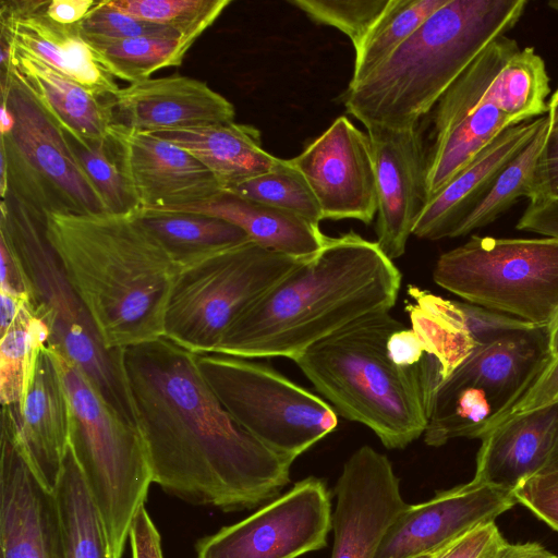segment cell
<instances>
[{
    "mask_svg": "<svg viewBox=\"0 0 558 558\" xmlns=\"http://www.w3.org/2000/svg\"><path fill=\"white\" fill-rule=\"evenodd\" d=\"M198 355L167 338L123 349L134 420L153 483L186 502L239 511L290 483L294 460L267 448L222 405Z\"/></svg>",
    "mask_w": 558,
    "mask_h": 558,
    "instance_id": "6da1fadb",
    "label": "cell"
},
{
    "mask_svg": "<svg viewBox=\"0 0 558 558\" xmlns=\"http://www.w3.org/2000/svg\"><path fill=\"white\" fill-rule=\"evenodd\" d=\"M401 272L380 250L354 231L327 238L251 304L213 353L243 359L288 357L350 324L395 305Z\"/></svg>",
    "mask_w": 558,
    "mask_h": 558,
    "instance_id": "7a4b0ae2",
    "label": "cell"
},
{
    "mask_svg": "<svg viewBox=\"0 0 558 558\" xmlns=\"http://www.w3.org/2000/svg\"><path fill=\"white\" fill-rule=\"evenodd\" d=\"M138 209L45 214L46 236L107 350L165 338L181 267Z\"/></svg>",
    "mask_w": 558,
    "mask_h": 558,
    "instance_id": "3957f363",
    "label": "cell"
},
{
    "mask_svg": "<svg viewBox=\"0 0 558 558\" xmlns=\"http://www.w3.org/2000/svg\"><path fill=\"white\" fill-rule=\"evenodd\" d=\"M525 0H448L383 63L342 95L366 129L407 130L493 40L514 27Z\"/></svg>",
    "mask_w": 558,
    "mask_h": 558,
    "instance_id": "277c9868",
    "label": "cell"
},
{
    "mask_svg": "<svg viewBox=\"0 0 558 558\" xmlns=\"http://www.w3.org/2000/svg\"><path fill=\"white\" fill-rule=\"evenodd\" d=\"M402 327L389 312L368 315L293 360L337 413L367 426L388 449L405 448L427 425L418 364L399 367L387 353Z\"/></svg>",
    "mask_w": 558,
    "mask_h": 558,
    "instance_id": "5b68a950",
    "label": "cell"
},
{
    "mask_svg": "<svg viewBox=\"0 0 558 558\" xmlns=\"http://www.w3.org/2000/svg\"><path fill=\"white\" fill-rule=\"evenodd\" d=\"M71 404L70 448L100 513L112 558H121L130 527L153 483L136 425L101 396L73 361L48 347Z\"/></svg>",
    "mask_w": 558,
    "mask_h": 558,
    "instance_id": "8992f818",
    "label": "cell"
},
{
    "mask_svg": "<svg viewBox=\"0 0 558 558\" xmlns=\"http://www.w3.org/2000/svg\"><path fill=\"white\" fill-rule=\"evenodd\" d=\"M0 239L14 253L36 313L48 324V347L77 364L104 399L135 424L121 350H107L72 289L45 232V216L11 193L1 199Z\"/></svg>",
    "mask_w": 558,
    "mask_h": 558,
    "instance_id": "52a82bcc",
    "label": "cell"
},
{
    "mask_svg": "<svg viewBox=\"0 0 558 558\" xmlns=\"http://www.w3.org/2000/svg\"><path fill=\"white\" fill-rule=\"evenodd\" d=\"M433 279L464 302L546 328L558 315V239L472 235L440 255Z\"/></svg>",
    "mask_w": 558,
    "mask_h": 558,
    "instance_id": "ba28073f",
    "label": "cell"
},
{
    "mask_svg": "<svg viewBox=\"0 0 558 558\" xmlns=\"http://www.w3.org/2000/svg\"><path fill=\"white\" fill-rule=\"evenodd\" d=\"M551 355L546 328L476 348L436 388L427 407L424 441L440 447L454 438L482 439L531 388Z\"/></svg>",
    "mask_w": 558,
    "mask_h": 558,
    "instance_id": "9c48e42d",
    "label": "cell"
},
{
    "mask_svg": "<svg viewBox=\"0 0 558 558\" xmlns=\"http://www.w3.org/2000/svg\"><path fill=\"white\" fill-rule=\"evenodd\" d=\"M306 258L247 241L182 269L168 303L165 338L195 354L213 353L235 319Z\"/></svg>",
    "mask_w": 558,
    "mask_h": 558,
    "instance_id": "30bf717a",
    "label": "cell"
},
{
    "mask_svg": "<svg viewBox=\"0 0 558 558\" xmlns=\"http://www.w3.org/2000/svg\"><path fill=\"white\" fill-rule=\"evenodd\" d=\"M197 355L226 410L272 451L295 460L337 427L338 414L328 402L269 365L219 353Z\"/></svg>",
    "mask_w": 558,
    "mask_h": 558,
    "instance_id": "8fae6325",
    "label": "cell"
},
{
    "mask_svg": "<svg viewBox=\"0 0 558 558\" xmlns=\"http://www.w3.org/2000/svg\"><path fill=\"white\" fill-rule=\"evenodd\" d=\"M0 90L14 119L12 130L0 141V155L8 165L9 193L44 216L48 211H107L65 132L11 69L1 73Z\"/></svg>",
    "mask_w": 558,
    "mask_h": 558,
    "instance_id": "7c38bea8",
    "label": "cell"
},
{
    "mask_svg": "<svg viewBox=\"0 0 558 558\" xmlns=\"http://www.w3.org/2000/svg\"><path fill=\"white\" fill-rule=\"evenodd\" d=\"M332 530L330 493L308 476L247 518L199 539L195 558H298L323 549Z\"/></svg>",
    "mask_w": 558,
    "mask_h": 558,
    "instance_id": "4fadbf2b",
    "label": "cell"
},
{
    "mask_svg": "<svg viewBox=\"0 0 558 558\" xmlns=\"http://www.w3.org/2000/svg\"><path fill=\"white\" fill-rule=\"evenodd\" d=\"M289 161L310 185L323 220L373 221L377 191L371 140L345 116Z\"/></svg>",
    "mask_w": 558,
    "mask_h": 558,
    "instance_id": "5bb4252c",
    "label": "cell"
},
{
    "mask_svg": "<svg viewBox=\"0 0 558 558\" xmlns=\"http://www.w3.org/2000/svg\"><path fill=\"white\" fill-rule=\"evenodd\" d=\"M107 138L140 208L192 206L225 192L196 158L154 133L112 123Z\"/></svg>",
    "mask_w": 558,
    "mask_h": 558,
    "instance_id": "9a60e30c",
    "label": "cell"
},
{
    "mask_svg": "<svg viewBox=\"0 0 558 558\" xmlns=\"http://www.w3.org/2000/svg\"><path fill=\"white\" fill-rule=\"evenodd\" d=\"M335 495L330 558H375L387 530L408 506L391 462L362 446L344 462Z\"/></svg>",
    "mask_w": 558,
    "mask_h": 558,
    "instance_id": "2e32d148",
    "label": "cell"
},
{
    "mask_svg": "<svg viewBox=\"0 0 558 558\" xmlns=\"http://www.w3.org/2000/svg\"><path fill=\"white\" fill-rule=\"evenodd\" d=\"M377 191L376 243L391 260L405 252L425 207L427 148L417 126L407 130L368 128Z\"/></svg>",
    "mask_w": 558,
    "mask_h": 558,
    "instance_id": "e0dca14e",
    "label": "cell"
},
{
    "mask_svg": "<svg viewBox=\"0 0 558 558\" xmlns=\"http://www.w3.org/2000/svg\"><path fill=\"white\" fill-rule=\"evenodd\" d=\"M517 499L510 489L472 480L408 505L389 526L375 558H414L480 525L494 523Z\"/></svg>",
    "mask_w": 558,
    "mask_h": 558,
    "instance_id": "ac0fdd59",
    "label": "cell"
},
{
    "mask_svg": "<svg viewBox=\"0 0 558 558\" xmlns=\"http://www.w3.org/2000/svg\"><path fill=\"white\" fill-rule=\"evenodd\" d=\"M1 428L10 434L43 485L53 492L70 448L71 404L47 347L38 355L23 408L2 405Z\"/></svg>",
    "mask_w": 558,
    "mask_h": 558,
    "instance_id": "d6986e66",
    "label": "cell"
},
{
    "mask_svg": "<svg viewBox=\"0 0 558 558\" xmlns=\"http://www.w3.org/2000/svg\"><path fill=\"white\" fill-rule=\"evenodd\" d=\"M1 558H62L56 497L1 428Z\"/></svg>",
    "mask_w": 558,
    "mask_h": 558,
    "instance_id": "ffe728a7",
    "label": "cell"
},
{
    "mask_svg": "<svg viewBox=\"0 0 558 558\" xmlns=\"http://www.w3.org/2000/svg\"><path fill=\"white\" fill-rule=\"evenodd\" d=\"M233 105L205 82L172 74L129 84L112 97V123L156 133L234 121Z\"/></svg>",
    "mask_w": 558,
    "mask_h": 558,
    "instance_id": "44dd1931",
    "label": "cell"
},
{
    "mask_svg": "<svg viewBox=\"0 0 558 558\" xmlns=\"http://www.w3.org/2000/svg\"><path fill=\"white\" fill-rule=\"evenodd\" d=\"M46 5L43 0H1L0 36L90 92L114 96L119 85L100 65L77 25L52 21Z\"/></svg>",
    "mask_w": 558,
    "mask_h": 558,
    "instance_id": "7402d4cb",
    "label": "cell"
},
{
    "mask_svg": "<svg viewBox=\"0 0 558 558\" xmlns=\"http://www.w3.org/2000/svg\"><path fill=\"white\" fill-rule=\"evenodd\" d=\"M545 118L546 114L513 124L499 133L427 201L412 234L432 241L451 238L501 169L531 141Z\"/></svg>",
    "mask_w": 558,
    "mask_h": 558,
    "instance_id": "603a6c76",
    "label": "cell"
},
{
    "mask_svg": "<svg viewBox=\"0 0 558 558\" xmlns=\"http://www.w3.org/2000/svg\"><path fill=\"white\" fill-rule=\"evenodd\" d=\"M558 433V401L506 417L482 438L473 480L513 489L539 473Z\"/></svg>",
    "mask_w": 558,
    "mask_h": 558,
    "instance_id": "cb8c5ba5",
    "label": "cell"
},
{
    "mask_svg": "<svg viewBox=\"0 0 558 558\" xmlns=\"http://www.w3.org/2000/svg\"><path fill=\"white\" fill-rule=\"evenodd\" d=\"M11 70L68 135L76 141L107 136L113 96L90 92L13 45Z\"/></svg>",
    "mask_w": 558,
    "mask_h": 558,
    "instance_id": "d4e9b609",
    "label": "cell"
},
{
    "mask_svg": "<svg viewBox=\"0 0 558 558\" xmlns=\"http://www.w3.org/2000/svg\"><path fill=\"white\" fill-rule=\"evenodd\" d=\"M187 151L227 191L276 169L282 159L262 147L260 132L251 124H223L154 133Z\"/></svg>",
    "mask_w": 558,
    "mask_h": 558,
    "instance_id": "484cf974",
    "label": "cell"
},
{
    "mask_svg": "<svg viewBox=\"0 0 558 558\" xmlns=\"http://www.w3.org/2000/svg\"><path fill=\"white\" fill-rule=\"evenodd\" d=\"M169 209L226 220L242 229L258 245L300 258L314 256L328 238L320 231L319 225L228 191L207 203Z\"/></svg>",
    "mask_w": 558,
    "mask_h": 558,
    "instance_id": "4316f807",
    "label": "cell"
},
{
    "mask_svg": "<svg viewBox=\"0 0 558 558\" xmlns=\"http://www.w3.org/2000/svg\"><path fill=\"white\" fill-rule=\"evenodd\" d=\"M138 214L181 270L251 241L239 227L204 214L160 208H140Z\"/></svg>",
    "mask_w": 558,
    "mask_h": 558,
    "instance_id": "83f0119b",
    "label": "cell"
},
{
    "mask_svg": "<svg viewBox=\"0 0 558 558\" xmlns=\"http://www.w3.org/2000/svg\"><path fill=\"white\" fill-rule=\"evenodd\" d=\"M53 494L59 513L62 558H112L100 513L71 448Z\"/></svg>",
    "mask_w": 558,
    "mask_h": 558,
    "instance_id": "f1b7e54d",
    "label": "cell"
},
{
    "mask_svg": "<svg viewBox=\"0 0 558 558\" xmlns=\"http://www.w3.org/2000/svg\"><path fill=\"white\" fill-rule=\"evenodd\" d=\"M408 302L411 328L423 342L425 351L441 366L446 379L478 348L469 335L459 301L448 300L410 284Z\"/></svg>",
    "mask_w": 558,
    "mask_h": 558,
    "instance_id": "f546056e",
    "label": "cell"
},
{
    "mask_svg": "<svg viewBox=\"0 0 558 558\" xmlns=\"http://www.w3.org/2000/svg\"><path fill=\"white\" fill-rule=\"evenodd\" d=\"M549 92L544 60L533 47H526L501 66L478 106L492 104L518 124L547 114Z\"/></svg>",
    "mask_w": 558,
    "mask_h": 558,
    "instance_id": "4dcf8cb0",
    "label": "cell"
},
{
    "mask_svg": "<svg viewBox=\"0 0 558 558\" xmlns=\"http://www.w3.org/2000/svg\"><path fill=\"white\" fill-rule=\"evenodd\" d=\"M196 36L109 39L84 37L100 65L114 78L130 84L149 78L158 70L182 64Z\"/></svg>",
    "mask_w": 558,
    "mask_h": 558,
    "instance_id": "1f68e13d",
    "label": "cell"
},
{
    "mask_svg": "<svg viewBox=\"0 0 558 558\" xmlns=\"http://www.w3.org/2000/svg\"><path fill=\"white\" fill-rule=\"evenodd\" d=\"M51 331L32 303L27 302L13 324L1 336L0 399L2 405L23 408L33 380L40 351L48 344Z\"/></svg>",
    "mask_w": 558,
    "mask_h": 558,
    "instance_id": "d6a6232c",
    "label": "cell"
},
{
    "mask_svg": "<svg viewBox=\"0 0 558 558\" xmlns=\"http://www.w3.org/2000/svg\"><path fill=\"white\" fill-rule=\"evenodd\" d=\"M550 120L548 114L531 141L501 169L475 207L460 222L451 238L466 235L506 213L521 197L532 198L536 165Z\"/></svg>",
    "mask_w": 558,
    "mask_h": 558,
    "instance_id": "836d02e7",
    "label": "cell"
},
{
    "mask_svg": "<svg viewBox=\"0 0 558 558\" xmlns=\"http://www.w3.org/2000/svg\"><path fill=\"white\" fill-rule=\"evenodd\" d=\"M448 0H389L362 44L355 49L353 74L357 82L383 63Z\"/></svg>",
    "mask_w": 558,
    "mask_h": 558,
    "instance_id": "e575fe53",
    "label": "cell"
},
{
    "mask_svg": "<svg viewBox=\"0 0 558 558\" xmlns=\"http://www.w3.org/2000/svg\"><path fill=\"white\" fill-rule=\"evenodd\" d=\"M242 198L300 216L313 223L323 220L319 205L304 177L282 159L274 170L227 190Z\"/></svg>",
    "mask_w": 558,
    "mask_h": 558,
    "instance_id": "d590c367",
    "label": "cell"
},
{
    "mask_svg": "<svg viewBox=\"0 0 558 558\" xmlns=\"http://www.w3.org/2000/svg\"><path fill=\"white\" fill-rule=\"evenodd\" d=\"M230 3V0H108L110 7L124 14L196 37H201Z\"/></svg>",
    "mask_w": 558,
    "mask_h": 558,
    "instance_id": "8d00e7d4",
    "label": "cell"
},
{
    "mask_svg": "<svg viewBox=\"0 0 558 558\" xmlns=\"http://www.w3.org/2000/svg\"><path fill=\"white\" fill-rule=\"evenodd\" d=\"M66 136L77 161L101 196L108 213L122 214L140 208L121 173L107 136L101 140L80 141L68 134Z\"/></svg>",
    "mask_w": 558,
    "mask_h": 558,
    "instance_id": "74e56055",
    "label": "cell"
},
{
    "mask_svg": "<svg viewBox=\"0 0 558 558\" xmlns=\"http://www.w3.org/2000/svg\"><path fill=\"white\" fill-rule=\"evenodd\" d=\"M313 22L338 28L354 50L387 8L389 0H291Z\"/></svg>",
    "mask_w": 558,
    "mask_h": 558,
    "instance_id": "f35d334b",
    "label": "cell"
},
{
    "mask_svg": "<svg viewBox=\"0 0 558 558\" xmlns=\"http://www.w3.org/2000/svg\"><path fill=\"white\" fill-rule=\"evenodd\" d=\"M77 28L83 37L124 39L136 37H181L178 32L124 14L108 4L96 2Z\"/></svg>",
    "mask_w": 558,
    "mask_h": 558,
    "instance_id": "ab89813d",
    "label": "cell"
},
{
    "mask_svg": "<svg viewBox=\"0 0 558 558\" xmlns=\"http://www.w3.org/2000/svg\"><path fill=\"white\" fill-rule=\"evenodd\" d=\"M513 494L518 502L558 531V470L532 475Z\"/></svg>",
    "mask_w": 558,
    "mask_h": 558,
    "instance_id": "60d3db41",
    "label": "cell"
},
{
    "mask_svg": "<svg viewBox=\"0 0 558 558\" xmlns=\"http://www.w3.org/2000/svg\"><path fill=\"white\" fill-rule=\"evenodd\" d=\"M506 542L494 523L480 525L414 558H485Z\"/></svg>",
    "mask_w": 558,
    "mask_h": 558,
    "instance_id": "b9f144b4",
    "label": "cell"
},
{
    "mask_svg": "<svg viewBox=\"0 0 558 558\" xmlns=\"http://www.w3.org/2000/svg\"><path fill=\"white\" fill-rule=\"evenodd\" d=\"M558 198V123H550L539 155L530 202Z\"/></svg>",
    "mask_w": 558,
    "mask_h": 558,
    "instance_id": "7bdbcfd3",
    "label": "cell"
},
{
    "mask_svg": "<svg viewBox=\"0 0 558 558\" xmlns=\"http://www.w3.org/2000/svg\"><path fill=\"white\" fill-rule=\"evenodd\" d=\"M557 401L558 354L551 357L547 366L544 368V371L541 373V375L537 377V379L534 381L531 388L521 398V400L511 409L510 413L506 417L536 410L542 407L555 403Z\"/></svg>",
    "mask_w": 558,
    "mask_h": 558,
    "instance_id": "ee69618b",
    "label": "cell"
},
{
    "mask_svg": "<svg viewBox=\"0 0 558 558\" xmlns=\"http://www.w3.org/2000/svg\"><path fill=\"white\" fill-rule=\"evenodd\" d=\"M129 538L133 558H163L160 534L145 506L133 518Z\"/></svg>",
    "mask_w": 558,
    "mask_h": 558,
    "instance_id": "f6af8a7d",
    "label": "cell"
},
{
    "mask_svg": "<svg viewBox=\"0 0 558 558\" xmlns=\"http://www.w3.org/2000/svg\"><path fill=\"white\" fill-rule=\"evenodd\" d=\"M517 229L558 239V198L530 202Z\"/></svg>",
    "mask_w": 558,
    "mask_h": 558,
    "instance_id": "bcb514c9",
    "label": "cell"
},
{
    "mask_svg": "<svg viewBox=\"0 0 558 558\" xmlns=\"http://www.w3.org/2000/svg\"><path fill=\"white\" fill-rule=\"evenodd\" d=\"M387 353L393 364L404 368L416 366L427 354L416 332L405 327L398 329L389 337Z\"/></svg>",
    "mask_w": 558,
    "mask_h": 558,
    "instance_id": "7dc6e473",
    "label": "cell"
},
{
    "mask_svg": "<svg viewBox=\"0 0 558 558\" xmlns=\"http://www.w3.org/2000/svg\"><path fill=\"white\" fill-rule=\"evenodd\" d=\"M95 4L93 0H50L47 1L46 14L59 24L76 25Z\"/></svg>",
    "mask_w": 558,
    "mask_h": 558,
    "instance_id": "c3c4849f",
    "label": "cell"
},
{
    "mask_svg": "<svg viewBox=\"0 0 558 558\" xmlns=\"http://www.w3.org/2000/svg\"><path fill=\"white\" fill-rule=\"evenodd\" d=\"M485 558H558V556L551 554L538 543L511 544L506 541Z\"/></svg>",
    "mask_w": 558,
    "mask_h": 558,
    "instance_id": "681fc988",
    "label": "cell"
},
{
    "mask_svg": "<svg viewBox=\"0 0 558 558\" xmlns=\"http://www.w3.org/2000/svg\"><path fill=\"white\" fill-rule=\"evenodd\" d=\"M1 295V324L0 335L2 336L13 324L22 307L31 301L29 295H22L0 290Z\"/></svg>",
    "mask_w": 558,
    "mask_h": 558,
    "instance_id": "f907efd6",
    "label": "cell"
},
{
    "mask_svg": "<svg viewBox=\"0 0 558 558\" xmlns=\"http://www.w3.org/2000/svg\"><path fill=\"white\" fill-rule=\"evenodd\" d=\"M548 349L551 357L558 354V315L555 319L546 327Z\"/></svg>",
    "mask_w": 558,
    "mask_h": 558,
    "instance_id": "816d5d0a",
    "label": "cell"
},
{
    "mask_svg": "<svg viewBox=\"0 0 558 558\" xmlns=\"http://www.w3.org/2000/svg\"><path fill=\"white\" fill-rule=\"evenodd\" d=\"M14 125V119L11 111L8 109L7 104L1 100L0 109V134H5L12 130Z\"/></svg>",
    "mask_w": 558,
    "mask_h": 558,
    "instance_id": "f5cc1de1",
    "label": "cell"
},
{
    "mask_svg": "<svg viewBox=\"0 0 558 558\" xmlns=\"http://www.w3.org/2000/svg\"><path fill=\"white\" fill-rule=\"evenodd\" d=\"M556 470H558V433L556 435V439L553 449L549 453V457L547 459V462L541 472H550Z\"/></svg>",
    "mask_w": 558,
    "mask_h": 558,
    "instance_id": "db71d44e",
    "label": "cell"
},
{
    "mask_svg": "<svg viewBox=\"0 0 558 558\" xmlns=\"http://www.w3.org/2000/svg\"><path fill=\"white\" fill-rule=\"evenodd\" d=\"M547 114L549 117L550 123H558V87L548 102Z\"/></svg>",
    "mask_w": 558,
    "mask_h": 558,
    "instance_id": "11a10c76",
    "label": "cell"
},
{
    "mask_svg": "<svg viewBox=\"0 0 558 558\" xmlns=\"http://www.w3.org/2000/svg\"><path fill=\"white\" fill-rule=\"evenodd\" d=\"M548 5L558 11V0L549 1Z\"/></svg>",
    "mask_w": 558,
    "mask_h": 558,
    "instance_id": "9f6ffc18",
    "label": "cell"
}]
</instances>
